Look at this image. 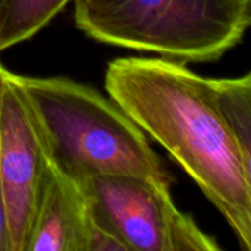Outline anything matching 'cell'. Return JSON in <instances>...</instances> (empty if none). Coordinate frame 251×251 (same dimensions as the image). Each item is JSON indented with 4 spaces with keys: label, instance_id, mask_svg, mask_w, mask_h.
<instances>
[{
    "label": "cell",
    "instance_id": "cell-1",
    "mask_svg": "<svg viewBox=\"0 0 251 251\" xmlns=\"http://www.w3.org/2000/svg\"><path fill=\"white\" fill-rule=\"evenodd\" d=\"M109 98L158 142L251 251V205L238 139L211 78L166 58H118L105 73Z\"/></svg>",
    "mask_w": 251,
    "mask_h": 251
},
{
    "label": "cell",
    "instance_id": "cell-2",
    "mask_svg": "<svg viewBox=\"0 0 251 251\" xmlns=\"http://www.w3.org/2000/svg\"><path fill=\"white\" fill-rule=\"evenodd\" d=\"M53 164L81 182L95 176H141L169 182L147 135L112 99L64 77H24Z\"/></svg>",
    "mask_w": 251,
    "mask_h": 251
},
{
    "label": "cell",
    "instance_id": "cell-3",
    "mask_svg": "<svg viewBox=\"0 0 251 251\" xmlns=\"http://www.w3.org/2000/svg\"><path fill=\"white\" fill-rule=\"evenodd\" d=\"M89 37L177 62H214L251 28V0H74Z\"/></svg>",
    "mask_w": 251,
    "mask_h": 251
},
{
    "label": "cell",
    "instance_id": "cell-4",
    "mask_svg": "<svg viewBox=\"0 0 251 251\" xmlns=\"http://www.w3.org/2000/svg\"><path fill=\"white\" fill-rule=\"evenodd\" d=\"M52 158L20 75L5 70L0 87V188L14 251H23Z\"/></svg>",
    "mask_w": 251,
    "mask_h": 251
},
{
    "label": "cell",
    "instance_id": "cell-5",
    "mask_svg": "<svg viewBox=\"0 0 251 251\" xmlns=\"http://www.w3.org/2000/svg\"><path fill=\"white\" fill-rule=\"evenodd\" d=\"M93 226L130 251H169L177 207L170 183L141 176H95L78 182Z\"/></svg>",
    "mask_w": 251,
    "mask_h": 251
},
{
    "label": "cell",
    "instance_id": "cell-6",
    "mask_svg": "<svg viewBox=\"0 0 251 251\" xmlns=\"http://www.w3.org/2000/svg\"><path fill=\"white\" fill-rule=\"evenodd\" d=\"M93 225L80 183L50 163L23 251H90Z\"/></svg>",
    "mask_w": 251,
    "mask_h": 251
},
{
    "label": "cell",
    "instance_id": "cell-7",
    "mask_svg": "<svg viewBox=\"0 0 251 251\" xmlns=\"http://www.w3.org/2000/svg\"><path fill=\"white\" fill-rule=\"evenodd\" d=\"M211 84L239 144L251 205V71L239 77L211 78Z\"/></svg>",
    "mask_w": 251,
    "mask_h": 251
},
{
    "label": "cell",
    "instance_id": "cell-8",
    "mask_svg": "<svg viewBox=\"0 0 251 251\" xmlns=\"http://www.w3.org/2000/svg\"><path fill=\"white\" fill-rule=\"evenodd\" d=\"M71 0H0V52L45 28Z\"/></svg>",
    "mask_w": 251,
    "mask_h": 251
},
{
    "label": "cell",
    "instance_id": "cell-9",
    "mask_svg": "<svg viewBox=\"0 0 251 251\" xmlns=\"http://www.w3.org/2000/svg\"><path fill=\"white\" fill-rule=\"evenodd\" d=\"M169 251H223L217 242L201 230L195 220L177 210L172 226V244Z\"/></svg>",
    "mask_w": 251,
    "mask_h": 251
},
{
    "label": "cell",
    "instance_id": "cell-10",
    "mask_svg": "<svg viewBox=\"0 0 251 251\" xmlns=\"http://www.w3.org/2000/svg\"><path fill=\"white\" fill-rule=\"evenodd\" d=\"M5 70L6 68L0 64V87H2V80H3ZM0 251H14L9 223H8V214H6V207H5V201H3V195H2V188H0Z\"/></svg>",
    "mask_w": 251,
    "mask_h": 251
},
{
    "label": "cell",
    "instance_id": "cell-11",
    "mask_svg": "<svg viewBox=\"0 0 251 251\" xmlns=\"http://www.w3.org/2000/svg\"><path fill=\"white\" fill-rule=\"evenodd\" d=\"M93 225V223H92ZM90 251H130L126 248L111 236L105 235L99 229L93 226V235H92V244H90Z\"/></svg>",
    "mask_w": 251,
    "mask_h": 251
}]
</instances>
